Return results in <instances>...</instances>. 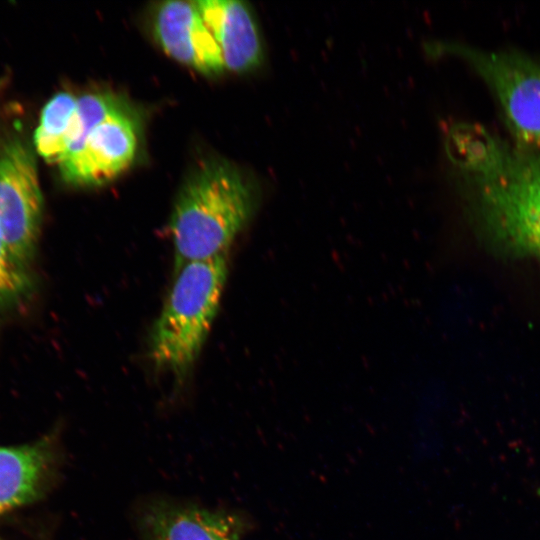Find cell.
Here are the masks:
<instances>
[{"instance_id":"cell-1","label":"cell","mask_w":540,"mask_h":540,"mask_svg":"<svg viewBox=\"0 0 540 540\" xmlns=\"http://www.w3.org/2000/svg\"><path fill=\"white\" fill-rule=\"evenodd\" d=\"M446 151L489 231L509 248L540 257V152L470 122L449 129Z\"/></svg>"},{"instance_id":"cell-2","label":"cell","mask_w":540,"mask_h":540,"mask_svg":"<svg viewBox=\"0 0 540 540\" xmlns=\"http://www.w3.org/2000/svg\"><path fill=\"white\" fill-rule=\"evenodd\" d=\"M250 179L232 163L209 160L183 183L169 221L174 271L227 254L256 207Z\"/></svg>"},{"instance_id":"cell-3","label":"cell","mask_w":540,"mask_h":540,"mask_svg":"<svg viewBox=\"0 0 540 540\" xmlns=\"http://www.w3.org/2000/svg\"><path fill=\"white\" fill-rule=\"evenodd\" d=\"M227 275V254L174 271L149 338L148 358L155 371L178 381L187 377L217 315Z\"/></svg>"},{"instance_id":"cell-4","label":"cell","mask_w":540,"mask_h":540,"mask_svg":"<svg viewBox=\"0 0 540 540\" xmlns=\"http://www.w3.org/2000/svg\"><path fill=\"white\" fill-rule=\"evenodd\" d=\"M427 49L433 55L456 56L469 64L498 101L514 144L540 152V59L455 42H433Z\"/></svg>"},{"instance_id":"cell-5","label":"cell","mask_w":540,"mask_h":540,"mask_svg":"<svg viewBox=\"0 0 540 540\" xmlns=\"http://www.w3.org/2000/svg\"><path fill=\"white\" fill-rule=\"evenodd\" d=\"M43 195L32 149L20 138L0 147V238L25 263L40 234Z\"/></svg>"},{"instance_id":"cell-6","label":"cell","mask_w":540,"mask_h":540,"mask_svg":"<svg viewBox=\"0 0 540 540\" xmlns=\"http://www.w3.org/2000/svg\"><path fill=\"white\" fill-rule=\"evenodd\" d=\"M137 146V124L124 108L97 125L80 147L58 164L61 177L73 186H100L130 166Z\"/></svg>"},{"instance_id":"cell-7","label":"cell","mask_w":540,"mask_h":540,"mask_svg":"<svg viewBox=\"0 0 540 540\" xmlns=\"http://www.w3.org/2000/svg\"><path fill=\"white\" fill-rule=\"evenodd\" d=\"M153 32L167 55L199 73L225 71L219 47L195 1H165L153 15Z\"/></svg>"},{"instance_id":"cell-8","label":"cell","mask_w":540,"mask_h":540,"mask_svg":"<svg viewBox=\"0 0 540 540\" xmlns=\"http://www.w3.org/2000/svg\"><path fill=\"white\" fill-rule=\"evenodd\" d=\"M195 3L219 47L225 70L243 73L261 64L262 40L247 3L239 0H197Z\"/></svg>"},{"instance_id":"cell-9","label":"cell","mask_w":540,"mask_h":540,"mask_svg":"<svg viewBox=\"0 0 540 540\" xmlns=\"http://www.w3.org/2000/svg\"><path fill=\"white\" fill-rule=\"evenodd\" d=\"M51 465L52 449L46 440L0 446V517L41 495Z\"/></svg>"},{"instance_id":"cell-10","label":"cell","mask_w":540,"mask_h":540,"mask_svg":"<svg viewBox=\"0 0 540 540\" xmlns=\"http://www.w3.org/2000/svg\"><path fill=\"white\" fill-rule=\"evenodd\" d=\"M241 533L236 517L191 507H156L146 520L148 540H240Z\"/></svg>"},{"instance_id":"cell-11","label":"cell","mask_w":540,"mask_h":540,"mask_svg":"<svg viewBox=\"0 0 540 540\" xmlns=\"http://www.w3.org/2000/svg\"><path fill=\"white\" fill-rule=\"evenodd\" d=\"M78 97L59 92L41 111L33 141L36 153L45 161L59 164L64 157L74 130Z\"/></svg>"},{"instance_id":"cell-12","label":"cell","mask_w":540,"mask_h":540,"mask_svg":"<svg viewBox=\"0 0 540 540\" xmlns=\"http://www.w3.org/2000/svg\"><path fill=\"white\" fill-rule=\"evenodd\" d=\"M30 288L27 263L18 258L0 238V306L19 301Z\"/></svg>"}]
</instances>
